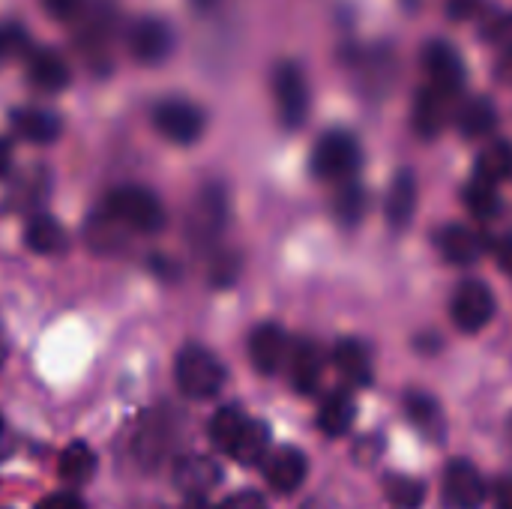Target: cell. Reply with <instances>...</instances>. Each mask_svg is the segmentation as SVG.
I'll list each match as a JSON object with an SVG mask.
<instances>
[{"instance_id":"1","label":"cell","mask_w":512,"mask_h":509,"mask_svg":"<svg viewBox=\"0 0 512 509\" xmlns=\"http://www.w3.org/2000/svg\"><path fill=\"white\" fill-rule=\"evenodd\" d=\"M102 207L135 234H159L165 228V222H168L159 195L153 189H147V186H138V183L117 186L105 198Z\"/></svg>"},{"instance_id":"2","label":"cell","mask_w":512,"mask_h":509,"mask_svg":"<svg viewBox=\"0 0 512 509\" xmlns=\"http://www.w3.org/2000/svg\"><path fill=\"white\" fill-rule=\"evenodd\" d=\"M174 378H177V387H180L183 396H189V399H213L225 384V366L213 351H207L201 345H186L177 354Z\"/></svg>"},{"instance_id":"3","label":"cell","mask_w":512,"mask_h":509,"mask_svg":"<svg viewBox=\"0 0 512 509\" xmlns=\"http://www.w3.org/2000/svg\"><path fill=\"white\" fill-rule=\"evenodd\" d=\"M360 159H363V150H360L357 135H351L348 129H330L315 141L312 174L321 180H342L357 171Z\"/></svg>"},{"instance_id":"4","label":"cell","mask_w":512,"mask_h":509,"mask_svg":"<svg viewBox=\"0 0 512 509\" xmlns=\"http://www.w3.org/2000/svg\"><path fill=\"white\" fill-rule=\"evenodd\" d=\"M273 96H276V114L282 129L294 132L309 117V84L297 63L282 60L273 69Z\"/></svg>"},{"instance_id":"5","label":"cell","mask_w":512,"mask_h":509,"mask_svg":"<svg viewBox=\"0 0 512 509\" xmlns=\"http://www.w3.org/2000/svg\"><path fill=\"white\" fill-rule=\"evenodd\" d=\"M153 126L162 138L186 147L204 135V111L189 99L171 96L153 105Z\"/></svg>"},{"instance_id":"6","label":"cell","mask_w":512,"mask_h":509,"mask_svg":"<svg viewBox=\"0 0 512 509\" xmlns=\"http://www.w3.org/2000/svg\"><path fill=\"white\" fill-rule=\"evenodd\" d=\"M453 324L462 333H480L492 318H495V294L486 282L480 279H465L450 303Z\"/></svg>"},{"instance_id":"7","label":"cell","mask_w":512,"mask_h":509,"mask_svg":"<svg viewBox=\"0 0 512 509\" xmlns=\"http://www.w3.org/2000/svg\"><path fill=\"white\" fill-rule=\"evenodd\" d=\"M228 225V192L219 183H207L192 210H189V234L198 246L213 243Z\"/></svg>"},{"instance_id":"8","label":"cell","mask_w":512,"mask_h":509,"mask_svg":"<svg viewBox=\"0 0 512 509\" xmlns=\"http://www.w3.org/2000/svg\"><path fill=\"white\" fill-rule=\"evenodd\" d=\"M126 45H129V54L144 63V66H156V63H165L174 51V30L168 21L162 18H138L129 33H126Z\"/></svg>"},{"instance_id":"9","label":"cell","mask_w":512,"mask_h":509,"mask_svg":"<svg viewBox=\"0 0 512 509\" xmlns=\"http://www.w3.org/2000/svg\"><path fill=\"white\" fill-rule=\"evenodd\" d=\"M423 69L429 75V84L435 90H441L444 96L453 99L456 93H462V87H465V63H462L459 51L450 42H444V39L426 42Z\"/></svg>"},{"instance_id":"10","label":"cell","mask_w":512,"mask_h":509,"mask_svg":"<svg viewBox=\"0 0 512 509\" xmlns=\"http://www.w3.org/2000/svg\"><path fill=\"white\" fill-rule=\"evenodd\" d=\"M489 498V489L468 459H453L444 471V504L450 509H480Z\"/></svg>"},{"instance_id":"11","label":"cell","mask_w":512,"mask_h":509,"mask_svg":"<svg viewBox=\"0 0 512 509\" xmlns=\"http://www.w3.org/2000/svg\"><path fill=\"white\" fill-rule=\"evenodd\" d=\"M306 471H309V462L297 447H282L276 453H267L264 459V480L279 495L297 492L306 480Z\"/></svg>"},{"instance_id":"12","label":"cell","mask_w":512,"mask_h":509,"mask_svg":"<svg viewBox=\"0 0 512 509\" xmlns=\"http://www.w3.org/2000/svg\"><path fill=\"white\" fill-rule=\"evenodd\" d=\"M288 357V336L279 324H261L249 336V360L261 375H276Z\"/></svg>"},{"instance_id":"13","label":"cell","mask_w":512,"mask_h":509,"mask_svg":"<svg viewBox=\"0 0 512 509\" xmlns=\"http://www.w3.org/2000/svg\"><path fill=\"white\" fill-rule=\"evenodd\" d=\"M174 432H177V426H174V420L168 414H156V417L150 414L138 426V438H135L138 462H144L147 468H156L165 459L168 447L174 444Z\"/></svg>"},{"instance_id":"14","label":"cell","mask_w":512,"mask_h":509,"mask_svg":"<svg viewBox=\"0 0 512 509\" xmlns=\"http://www.w3.org/2000/svg\"><path fill=\"white\" fill-rule=\"evenodd\" d=\"M222 468L210 456H183L174 465V486L189 495H207L219 486Z\"/></svg>"},{"instance_id":"15","label":"cell","mask_w":512,"mask_h":509,"mask_svg":"<svg viewBox=\"0 0 512 509\" xmlns=\"http://www.w3.org/2000/svg\"><path fill=\"white\" fill-rule=\"evenodd\" d=\"M111 27H114V9L108 0H102L99 6H93V12L84 15L81 30H78V48L90 60V66H96V57L108 51Z\"/></svg>"},{"instance_id":"16","label":"cell","mask_w":512,"mask_h":509,"mask_svg":"<svg viewBox=\"0 0 512 509\" xmlns=\"http://www.w3.org/2000/svg\"><path fill=\"white\" fill-rule=\"evenodd\" d=\"M9 123L30 144H51L63 132V120L48 108H15L9 114Z\"/></svg>"},{"instance_id":"17","label":"cell","mask_w":512,"mask_h":509,"mask_svg":"<svg viewBox=\"0 0 512 509\" xmlns=\"http://www.w3.org/2000/svg\"><path fill=\"white\" fill-rule=\"evenodd\" d=\"M27 78L45 90V93H57V90H66L69 81H72V72H69V63L51 51V48H39L27 57Z\"/></svg>"},{"instance_id":"18","label":"cell","mask_w":512,"mask_h":509,"mask_svg":"<svg viewBox=\"0 0 512 509\" xmlns=\"http://www.w3.org/2000/svg\"><path fill=\"white\" fill-rule=\"evenodd\" d=\"M447 99L450 96H444L432 84L417 90V96H414V132L420 138L441 135L444 123H447Z\"/></svg>"},{"instance_id":"19","label":"cell","mask_w":512,"mask_h":509,"mask_svg":"<svg viewBox=\"0 0 512 509\" xmlns=\"http://www.w3.org/2000/svg\"><path fill=\"white\" fill-rule=\"evenodd\" d=\"M435 246L450 264H459V267L474 264L483 255V240L465 225H444L435 234Z\"/></svg>"},{"instance_id":"20","label":"cell","mask_w":512,"mask_h":509,"mask_svg":"<svg viewBox=\"0 0 512 509\" xmlns=\"http://www.w3.org/2000/svg\"><path fill=\"white\" fill-rule=\"evenodd\" d=\"M417 210V177L405 168L393 177L390 192H387V222L390 228L402 231L411 225Z\"/></svg>"},{"instance_id":"21","label":"cell","mask_w":512,"mask_h":509,"mask_svg":"<svg viewBox=\"0 0 512 509\" xmlns=\"http://www.w3.org/2000/svg\"><path fill=\"white\" fill-rule=\"evenodd\" d=\"M24 243H27L33 252H39V255H60V252H66L69 237H66L63 225H60L54 216H48V213H36V216H30V219H27Z\"/></svg>"},{"instance_id":"22","label":"cell","mask_w":512,"mask_h":509,"mask_svg":"<svg viewBox=\"0 0 512 509\" xmlns=\"http://www.w3.org/2000/svg\"><path fill=\"white\" fill-rule=\"evenodd\" d=\"M336 366L339 372L354 384V387H369L372 384V354L360 339H342L336 345Z\"/></svg>"},{"instance_id":"23","label":"cell","mask_w":512,"mask_h":509,"mask_svg":"<svg viewBox=\"0 0 512 509\" xmlns=\"http://www.w3.org/2000/svg\"><path fill=\"white\" fill-rule=\"evenodd\" d=\"M321 351L315 342H297V348L291 351V384L297 393L312 396L318 381H321Z\"/></svg>"},{"instance_id":"24","label":"cell","mask_w":512,"mask_h":509,"mask_svg":"<svg viewBox=\"0 0 512 509\" xmlns=\"http://www.w3.org/2000/svg\"><path fill=\"white\" fill-rule=\"evenodd\" d=\"M357 417V405L348 393H330L318 411V429L330 438H342Z\"/></svg>"},{"instance_id":"25","label":"cell","mask_w":512,"mask_h":509,"mask_svg":"<svg viewBox=\"0 0 512 509\" xmlns=\"http://www.w3.org/2000/svg\"><path fill=\"white\" fill-rule=\"evenodd\" d=\"M498 108L489 96H474L459 108V132L465 138H483L495 129Z\"/></svg>"},{"instance_id":"26","label":"cell","mask_w":512,"mask_h":509,"mask_svg":"<svg viewBox=\"0 0 512 509\" xmlns=\"http://www.w3.org/2000/svg\"><path fill=\"white\" fill-rule=\"evenodd\" d=\"M129 228L120 222V219H114L105 207H99L90 219H87V225H84V234H87V243H90V249H96V252H117V246H123V234H126Z\"/></svg>"},{"instance_id":"27","label":"cell","mask_w":512,"mask_h":509,"mask_svg":"<svg viewBox=\"0 0 512 509\" xmlns=\"http://www.w3.org/2000/svg\"><path fill=\"white\" fill-rule=\"evenodd\" d=\"M405 411H408L411 423L426 438H444V411H441V405L432 396H426V393H408Z\"/></svg>"},{"instance_id":"28","label":"cell","mask_w":512,"mask_h":509,"mask_svg":"<svg viewBox=\"0 0 512 509\" xmlns=\"http://www.w3.org/2000/svg\"><path fill=\"white\" fill-rule=\"evenodd\" d=\"M246 423H249V417H246L240 408H234V405L219 408V411L213 414V420H210V441H213L222 453L231 456V450L237 447V441H240Z\"/></svg>"},{"instance_id":"29","label":"cell","mask_w":512,"mask_h":509,"mask_svg":"<svg viewBox=\"0 0 512 509\" xmlns=\"http://www.w3.org/2000/svg\"><path fill=\"white\" fill-rule=\"evenodd\" d=\"M270 453V429L261 420H249L237 447L231 450V459H237L240 465H258L264 462Z\"/></svg>"},{"instance_id":"30","label":"cell","mask_w":512,"mask_h":509,"mask_svg":"<svg viewBox=\"0 0 512 509\" xmlns=\"http://www.w3.org/2000/svg\"><path fill=\"white\" fill-rule=\"evenodd\" d=\"M93 471H96V456L84 441H75L60 453V477L66 483L81 486L93 477Z\"/></svg>"},{"instance_id":"31","label":"cell","mask_w":512,"mask_h":509,"mask_svg":"<svg viewBox=\"0 0 512 509\" xmlns=\"http://www.w3.org/2000/svg\"><path fill=\"white\" fill-rule=\"evenodd\" d=\"M465 207L477 216V219H495L498 210H501V198H498V186L483 180V177H474L468 186H465Z\"/></svg>"},{"instance_id":"32","label":"cell","mask_w":512,"mask_h":509,"mask_svg":"<svg viewBox=\"0 0 512 509\" xmlns=\"http://www.w3.org/2000/svg\"><path fill=\"white\" fill-rule=\"evenodd\" d=\"M477 177L489 180V183H501L512 177V144L510 141H495L489 150H483V156L477 159Z\"/></svg>"},{"instance_id":"33","label":"cell","mask_w":512,"mask_h":509,"mask_svg":"<svg viewBox=\"0 0 512 509\" xmlns=\"http://www.w3.org/2000/svg\"><path fill=\"white\" fill-rule=\"evenodd\" d=\"M384 492H387V501L396 509H417L423 507L426 501V486L414 477H405V474H393L384 480Z\"/></svg>"},{"instance_id":"34","label":"cell","mask_w":512,"mask_h":509,"mask_svg":"<svg viewBox=\"0 0 512 509\" xmlns=\"http://www.w3.org/2000/svg\"><path fill=\"white\" fill-rule=\"evenodd\" d=\"M366 207H369V201H366V192H363L360 183H348V186L336 195V204H333L336 219H339L345 228L360 225L363 216H366Z\"/></svg>"},{"instance_id":"35","label":"cell","mask_w":512,"mask_h":509,"mask_svg":"<svg viewBox=\"0 0 512 509\" xmlns=\"http://www.w3.org/2000/svg\"><path fill=\"white\" fill-rule=\"evenodd\" d=\"M27 42H30V39H27L24 24H18V21H3V24H0V63H6V60L24 54V51H27Z\"/></svg>"},{"instance_id":"36","label":"cell","mask_w":512,"mask_h":509,"mask_svg":"<svg viewBox=\"0 0 512 509\" xmlns=\"http://www.w3.org/2000/svg\"><path fill=\"white\" fill-rule=\"evenodd\" d=\"M216 509H267V501L258 492H237V495L225 498Z\"/></svg>"},{"instance_id":"37","label":"cell","mask_w":512,"mask_h":509,"mask_svg":"<svg viewBox=\"0 0 512 509\" xmlns=\"http://www.w3.org/2000/svg\"><path fill=\"white\" fill-rule=\"evenodd\" d=\"M42 6L48 9V15H54L60 21H69L81 12V0H42Z\"/></svg>"},{"instance_id":"38","label":"cell","mask_w":512,"mask_h":509,"mask_svg":"<svg viewBox=\"0 0 512 509\" xmlns=\"http://www.w3.org/2000/svg\"><path fill=\"white\" fill-rule=\"evenodd\" d=\"M36 509H87V504L72 492H57V495H48Z\"/></svg>"},{"instance_id":"39","label":"cell","mask_w":512,"mask_h":509,"mask_svg":"<svg viewBox=\"0 0 512 509\" xmlns=\"http://www.w3.org/2000/svg\"><path fill=\"white\" fill-rule=\"evenodd\" d=\"M492 501H495V509H512V474L501 477L492 486Z\"/></svg>"},{"instance_id":"40","label":"cell","mask_w":512,"mask_h":509,"mask_svg":"<svg viewBox=\"0 0 512 509\" xmlns=\"http://www.w3.org/2000/svg\"><path fill=\"white\" fill-rule=\"evenodd\" d=\"M480 9V0H447L450 18H471Z\"/></svg>"},{"instance_id":"41","label":"cell","mask_w":512,"mask_h":509,"mask_svg":"<svg viewBox=\"0 0 512 509\" xmlns=\"http://www.w3.org/2000/svg\"><path fill=\"white\" fill-rule=\"evenodd\" d=\"M498 261H501V270L512 276V240H504L501 249H498Z\"/></svg>"},{"instance_id":"42","label":"cell","mask_w":512,"mask_h":509,"mask_svg":"<svg viewBox=\"0 0 512 509\" xmlns=\"http://www.w3.org/2000/svg\"><path fill=\"white\" fill-rule=\"evenodd\" d=\"M9 168H12V147L6 138H0V177H6Z\"/></svg>"},{"instance_id":"43","label":"cell","mask_w":512,"mask_h":509,"mask_svg":"<svg viewBox=\"0 0 512 509\" xmlns=\"http://www.w3.org/2000/svg\"><path fill=\"white\" fill-rule=\"evenodd\" d=\"M183 509H213V507H210V501H207L204 495H189V498H186V504H183Z\"/></svg>"},{"instance_id":"44","label":"cell","mask_w":512,"mask_h":509,"mask_svg":"<svg viewBox=\"0 0 512 509\" xmlns=\"http://www.w3.org/2000/svg\"><path fill=\"white\" fill-rule=\"evenodd\" d=\"M192 3H195L198 9H213V6H216V0H192Z\"/></svg>"},{"instance_id":"45","label":"cell","mask_w":512,"mask_h":509,"mask_svg":"<svg viewBox=\"0 0 512 509\" xmlns=\"http://www.w3.org/2000/svg\"><path fill=\"white\" fill-rule=\"evenodd\" d=\"M3 357H6V336H3V327H0V366H3Z\"/></svg>"},{"instance_id":"46","label":"cell","mask_w":512,"mask_h":509,"mask_svg":"<svg viewBox=\"0 0 512 509\" xmlns=\"http://www.w3.org/2000/svg\"><path fill=\"white\" fill-rule=\"evenodd\" d=\"M402 3H405V6H408V9H411V6H417V3H420V0H402Z\"/></svg>"},{"instance_id":"47","label":"cell","mask_w":512,"mask_h":509,"mask_svg":"<svg viewBox=\"0 0 512 509\" xmlns=\"http://www.w3.org/2000/svg\"><path fill=\"white\" fill-rule=\"evenodd\" d=\"M0 432H3V417H0Z\"/></svg>"}]
</instances>
